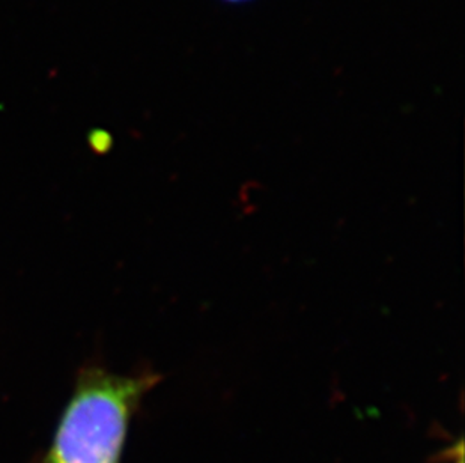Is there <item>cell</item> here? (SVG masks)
Instances as JSON below:
<instances>
[{
    "label": "cell",
    "instance_id": "cell-1",
    "mask_svg": "<svg viewBox=\"0 0 465 463\" xmlns=\"http://www.w3.org/2000/svg\"><path fill=\"white\" fill-rule=\"evenodd\" d=\"M158 382L153 373L82 369L52 444L35 463H121L133 414Z\"/></svg>",
    "mask_w": 465,
    "mask_h": 463
},
{
    "label": "cell",
    "instance_id": "cell-2",
    "mask_svg": "<svg viewBox=\"0 0 465 463\" xmlns=\"http://www.w3.org/2000/svg\"><path fill=\"white\" fill-rule=\"evenodd\" d=\"M224 4L229 5H240V4H247V2H252V0H222Z\"/></svg>",
    "mask_w": 465,
    "mask_h": 463
}]
</instances>
